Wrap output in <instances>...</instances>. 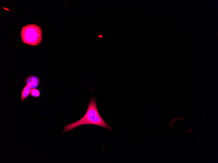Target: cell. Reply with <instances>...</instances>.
I'll return each mask as SVG.
<instances>
[{
	"label": "cell",
	"instance_id": "2",
	"mask_svg": "<svg viewBox=\"0 0 218 163\" xmlns=\"http://www.w3.org/2000/svg\"><path fill=\"white\" fill-rule=\"evenodd\" d=\"M21 36L23 43L31 46L39 45L43 39L41 27L35 24L23 26L21 31Z\"/></svg>",
	"mask_w": 218,
	"mask_h": 163
},
{
	"label": "cell",
	"instance_id": "3",
	"mask_svg": "<svg viewBox=\"0 0 218 163\" xmlns=\"http://www.w3.org/2000/svg\"><path fill=\"white\" fill-rule=\"evenodd\" d=\"M25 82L29 85L31 88H36L39 86L40 80L37 77L31 76L27 78Z\"/></svg>",
	"mask_w": 218,
	"mask_h": 163
},
{
	"label": "cell",
	"instance_id": "4",
	"mask_svg": "<svg viewBox=\"0 0 218 163\" xmlns=\"http://www.w3.org/2000/svg\"><path fill=\"white\" fill-rule=\"evenodd\" d=\"M31 88L27 84L26 86L23 89L22 93V97L21 98V101L23 102L25 99L30 94Z\"/></svg>",
	"mask_w": 218,
	"mask_h": 163
},
{
	"label": "cell",
	"instance_id": "5",
	"mask_svg": "<svg viewBox=\"0 0 218 163\" xmlns=\"http://www.w3.org/2000/svg\"><path fill=\"white\" fill-rule=\"evenodd\" d=\"M30 95L33 97L37 98L40 96V92L39 90L36 88H33L31 91Z\"/></svg>",
	"mask_w": 218,
	"mask_h": 163
},
{
	"label": "cell",
	"instance_id": "1",
	"mask_svg": "<svg viewBox=\"0 0 218 163\" xmlns=\"http://www.w3.org/2000/svg\"><path fill=\"white\" fill-rule=\"evenodd\" d=\"M87 124L99 126L109 131L112 129V127L104 122L100 115L97 107L96 98L94 97L90 99L85 114L77 121L65 126L62 134L71 131L77 127Z\"/></svg>",
	"mask_w": 218,
	"mask_h": 163
},
{
	"label": "cell",
	"instance_id": "6",
	"mask_svg": "<svg viewBox=\"0 0 218 163\" xmlns=\"http://www.w3.org/2000/svg\"><path fill=\"white\" fill-rule=\"evenodd\" d=\"M177 119L174 118V119L172 122V123H173V122L177 121Z\"/></svg>",
	"mask_w": 218,
	"mask_h": 163
}]
</instances>
